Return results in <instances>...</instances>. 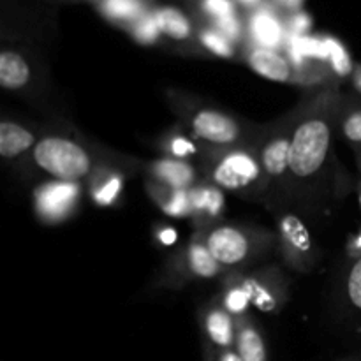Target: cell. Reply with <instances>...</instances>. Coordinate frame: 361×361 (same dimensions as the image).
<instances>
[{"label": "cell", "instance_id": "obj_1", "mask_svg": "<svg viewBox=\"0 0 361 361\" xmlns=\"http://www.w3.org/2000/svg\"><path fill=\"white\" fill-rule=\"evenodd\" d=\"M337 115V95H321L291 130L289 173L295 178H312L326 164L331 137H334V122Z\"/></svg>", "mask_w": 361, "mask_h": 361}, {"label": "cell", "instance_id": "obj_2", "mask_svg": "<svg viewBox=\"0 0 361 361\" xmlns=\"http://www.w3.org/2000/svg\"><path fill=\"white\" fill-rule=\"evenodd\" d=\"M34 161L44 173L60 182H80L87 178L92 168L90 154L76 141L60 136H48L35 143Z\"/></svg>", "mask_w": 361, "mask_h": 361}, {"label": "cell", "instance_id": "obj_3", "mask_svg": "<svg viewBox=\"0 0 361 361\" xmlns=\"http://www.w3.org/2000/svg\"><path fill=\"white\" fill-rule=\"evenodd\" d=\"M263 168L256 154L243 148H233L215 157L210 166V183L219 189L243 192L261 182Z\"/></svg>", "mask_w": 361, "mask_h": 361}, {"label": "cell", "instance_id": "obj_4", "mask_svg": "<svg viewBox=\"0 0 361 361\" xmlns=\"http://www.w3.org/2000/svg\"><path fill=\"white\" fill-rule=\"evenodd\" d=\"M203 242L207 243L208 250L214 254L215 259L226 268L240 267L256 256L263 249L267 236H259L250 229L238 228V226L224 224L212 228Z\"/></svg>", "mask_w": 361, "mask_h": 361}, {"label": "cell", "instance_id": "obj_5", "mask_svg": "<svg viewBox=\"0 0 361 361\" xmlns=\"http://www.w3.org/2000/svg\"><path fill=\"white\" fill-rule=\"evenodd\" d=\"M279 243L282 257L289 267L298 271H310L316 264V247L309 229L302 219L295 214H284L279 217Z\"/></svg>", "mask_w": 361, "mask_h": 361}, {"label": "cell", "instance_id": "obj_6", "mask_svg": "<svg viewBox=\"0 0 361 361\" xmlns=\"http://www.w3.org/2000/svg\"><path fill=\"white\" fill-rule=\"evenodd\" d=\"M80 185L76 182H48L37 187L34 194L35 212L44 222H62L73 214L80 200Z\"/></svg>", "mask_w": 361, "mask_h": 361}, {"label": "cell", "instance_id": "obj_7", "mask_svg": "<svg viewBox=\"0 0 361 361\" xmlns=\"http://www.w3.org/2000/svg\"><path fill=\"white\" fill-rule=\"evenodd\" d=\"M194 136L215 147H231L240 141V123L228 113L217 109H200L190 118Z\"/></svg>", "mask_w": 361, "mask_h": 361}, {"label": "cell", "instance_id": "obj_8", "mask_svg": "<svg viewBox=\"0 0 361 361\" xmlns=\"http://www.w3.org/2000/svg\"><path fill=\"white\" fill-rule=\"evenodd\" d=\"M240 284L249 295L250 303L263 312H277L284 305L286 289L284 279L275 270L257 271L238 279Z\"/></svg>", "mask_w": 361, "mask_h": 361}, {"label": "cell", "instance_id": "obj_9", "mask_svg": "<svg viewBox=\"0 0 361 361\" xmlns=\"http://www.w3.org/2000/svg\"><path fill=\"white\" fill-rule=\"evenodd\" d=\"M249 66L254 73L259 76L267 78L270 81H277V83H289V81H298V76L295 74V66L291 60L286 55H281L277 49L259 48L256 46L250 49Z\"/></svg>", "mask_w": 361, "mask_h": 361}, {"label": "cell", "instance_id": "obj_10", "mask_svg": "<svg viewBox=\"0 0 361 361\" xmlns=\"http://www.w3.org/2000/svg\"><path fill=\"white\" fill-rule=\"evenodd\" d=\"M203 331L208 348L214 351L235 349L236 319L224 307H210L203 316Z\"/></svg>", "mask_w": 361, "mask_h": 361}, {"label": "cell", "instance_id": "obj_11", "mask_svg": "<svg viewBox=\"0 0 361 361\" xmlns=\"http://www.w3.org/2000/svg\"><path fill=\"white\" fill-rule=\"evenodd\" d=\"M289 154H291V133L281 130L264 141L259 150V162L263 173L270 178H281L289 173Z\"/></svg>", "mask_w": 361, "mask_h": 361}, {"label": "cell", "instance_id": "obj_12", "mask_svg": "<svg viewBox=\"0 0 361 361\" xmlns=\"http://www.w3.org/2000/svg\"><path fill=\"white\" fill-rule=\"evenodd\" d=\"M148 173L152 182L161 185L171 187V189H190L196 185V171L187 161L166 157L152 162Z\"/></svg>", "mask_w": 361, "mask_h": 361}, {"label": "cell", "instance_id": "obj_13", "mask_svg": "<svg viewBox=\"0 0 361 361\" xmlns=\"http://www.w3.org/2000/svg\"><path fill=\"white\" fill-rule=\"evenodd\" d=\"M235 349L242 361H268L267 341L249 316L236 319Z\"/></svg>", "mask_w": 361, "mask_h": 361}, {"label": "cell", "instance_id": "obj_14", "mask_svg": "<svg viewBox=\"0 0 361 361\" xmlns=\"http://www.w3.org/2000/svg\"><path fill=\"white\" fill-rule=\"evenodd\" d=\"M250 35L259 48L277 49L284 42L286 32L274 13L259 9L250 16Z\"/></svg>", "mask_w": 361, "mask_h": 361}, {"label": "cell", "instance_id": "obj_15", "mask_svg": "<svg viewBox=\"0 0 361 361\" xmlns=\"http://www.w3.org/2000/svg\"><path fill=\"white\" fill-rule=\"evenodd\" d=\"M185 270L196 279H214L222 271V264L214 257V254L208 250L207 243L201 240H194L187 247L185 257Z\"/></svg>", "mask_w": 361, "mask_h": 361}, {"label": "cell", "instance_id": "obj_16", "mask_svg": "<svg viewBox=\"0 0 361 361\" xmlns=\"http://www.w3.org/2000/svg\"><path fill=\"white\" fill-rule=\"evenodd\" d=\"M35 136L32 130L25 129L20 123H0V155L4 159H14L25 154L28 148L35 147Z\"/></svg>", "mask_w": 361, "mask_h": 361}, {"label": "cell", "instance_id": "obj_17", "mask_svg": "<svg viewBox=\"0 0 361 361\" xmlns=\"http://www.w3.org/2000/svg\"><path fill=\"white\" fill-rule=\"evenodd\" d=\"M192 214L204 215L208 219L219 217L224 208V194L214 183H196L189 189Z\"/></svg>", "mask_w": 361, "mask_h": 361}, {"label": "cell", "instance_id": "obj_18", "mask_svg": "<svg viewBox=\"0 0 361 361\" xmlns=\"http://www.w3.org/2000/svg\"><path fill=\"white\" fill-rule=\"evenodd\" d=\"M123 189V178L111 169H95L92 175L90 194L99 207H111L120 197Z\"/></svg>", "mask_w": 361, "mask_h": 361}, {"label": "cell", "instance_id": "obj_19", "mask_svg": "<svg viewBox=\"0 0 361 361\" xmlns=\"http://www.w3.org/2000/svg\"><path fill=\"white\" fill-rule=\"evenodd\" d=\"M30 81V67L16 51H2L0 55V85L6 90H18Z\"/></svg>", "mask_w": 361, "mask_h": 361}, {"label": "cell", "instance_id": "obj_20", "mask_svg": "<svg viewBox=\"0 0 361 361\" xmlns=\"http://www.w3.org/2000/svg\"><path fill=\"white\" fill-rule=\"evenodd\" d=\"M154 197L157 200L162 212L168 214L169 217L180 219L192 215V204H190L189 189H171V187L155 183Z\"/></svg>", "mask_w": 361, "mask_h": 361}, {"label": "cell", "instance_id": "obj_21", "mask_svg": "<svg viewBox=\"0 0 361 361\" xmlns=\"http://www.w3.org/2000/svg\"><path fill=\"white\" fill-rule=\"evenodd\" d=\"M154 16L161 34L168 35L175 41H185L192 34V25H190L189 18L175 7H159Z\"/></svg>", "mask_w": 361, "mask_h": 361}, {"label": "cell", "instance_id": "obj_22", "mask_svg": "<svg viewBox=\"0 0 361 361\" xmlns=\"http://www.w3.org/2000/svg\"><path fill=\"white\" fill-rule=\"evenodd\" d=\"M324 44H326V63L330 66L331 73L338 78L353 76L355 73V66H353L351 55H349L348 48L342 44L334 35H323Z\"/></svg>", "mask_w": 361, "mask_h": 361}, {"label": "cell", "instance_id": "obj_23", "mask_svg": "<svg viewBox=\"0 0 361 361\" xmlns=\"http://www.w3.org/2000/svg\"><path fill=\"white\" fill-rule=\"evenodd\" d=\"M250 305L252 303H250L249 295L243 289V286L240 284V281H229L224 289V295H222V307L235 319H238V317L247 316V310H249Z\"/></svg>", "mask_w": 361, "mask_h": 361}, {"label": "cell", "instance_id": "obj_24", "mask_svg": "<svg viewBox=\"0 0 361 361\" xmlns=\"http://www.w3.org/2000/svg\"><path fill=\"white\" fill-rule=\"evenodd\" d=\"M101 9L115 21H137L145 14L140 0H102Z\"/></svg>", "mask_w": 361, "mask_h": 361}, {"label": "cell", "instance_id": "obj_25", "mask_svg": "<svg viewBox=\"0 0 361 361\" xmlns=\"http://www.w3.org/2000/svg\"><path fill=\"white\" fill-rule=\"evenodd\" d=\"M200 41L208 51H212L214 55L222 56V59H231L235 55V49H233V42L229 39H226L215 28H204L200 34Z\"/></svg>", "mask_w": 361, "mask_h": 361}, {"label": "cell", "instance_id": "obj_26", "mask_svg": "<svg viewBox=\"0 0 361 361\" xmlns=\"http://www.w3.org/2000/svg\"><path fill=\"white\" fill-rule=\"evenodd\" d=\"M342 134L349 143L358 147V152L361 154V106H353V108L345 109V113L341 118Z\"/></svg>", "mask_w": 361, "mask_h": 361}, {"label": "cell", "instance_id": "obj_27", "mask_svg": "<svg viewBox=\"0 0 361 361\" xmlns=\"http://www.w3.org/2000/svg\"><path fill=\"white\" fill-rule=\"evenodd\" d=\"M164 150L168 152L169 157L173 159H180V161H185V159L192 157L200 152L197 145L194 143L192 140H189L183 134H173L166 140L164 143Z\"/></svg>", "mask_w": 361, "mask_h": 361}, {"label": "cell", "instance_id": "obj_28", "mask_svg": "<svg viewBox=\"0 0 361 361\" xmlns=\"http://www.w3.org/2000/svg\"><path fill=\"white\" fill-rule=\"evenodd\" d=\"M133 34L143 44H152V42L157 41L159 35H161V30H159L154 13H145L140 20L134 21Z\"/></svg>", "mask_w": 361, "mask_h": 361}, {"label": "cell", "instance_id": "obj_29", "mask_svg": "<svg viewBox=\"0 0 361 361\" xmlns=\"http://www.w3.org/2000/svg\"><path fill=\"white\" fill-rule=\"evenodd\" d=\"M345 291H348L351 305L361 312V257H356L349 268L348 279H345Z\"/></svg>", "mask_w": 361, "mask_h": 361}, {"label": "cell", "instance_id": "obj_30", "mask_svg": "<svg viewBox=\"0 0 361 361\" xmlns=\"http://www.w3.org/2000/svg\"><path fill=\"white\" fill-rule=\"evenodd\" d=\"M214 21H215V30L221 32L226 39H229L231 42L240 41V37H242V23H240V20L236 18V14L219 18V20H214Z\"/></svg>", "mask_w": 361, "mask_h": 361}, {"label": "cell", "instance_id": "obj_31", "mask_svg": "<svg viewBox=\"0 0 361 361\" xmlns=\"http://www.w3.org/2000/svg\"><path fill=\"white\" fill-rule=\"evenodd\" d=\"M201 7H203L204 13L210 14L214 20L235 14V4H233L231 0H203V2H201Z\"/></svg>", "mask_w": 361, "mask_h": 361}, {"label": "cell", "instance_id": "obj_32", "mask_svg": "<svg viewBox=\"0 0 361 361\" xmlns=\"http://www.w3.org/2000/svg\"><path fill=\"white\" fill-rule=\"evenodd\" d=\"M310 27H312V18L303 11L295 13L289 20V34L291 35H309L307 32L310 30Z\"/></svg>", "mask_w": 361, "mask_h": 361}, {"label": "cell", "instance_id": "obj_33", "mask_svg": "<svg viewBox=\"0 0 361 361\" xmlns=\"http://www.w3.org/2000/svg\"><path fill=\"white\" fill-rule=\"evenodd\" d=\"M176 238H178V235H176V231L173 228H161L157 231V240L161 243H164V245H173L176 242Z\"/></svg>", "mask_w": 361, "mask_h": 361}, {"label": "cell", "instance_id": "obj_34", "mask_svg": "<svg viewBox=\"0 0 361 361\" xmlns=\"http://www.w3.org/2000/svg\"><path fill=\"white\" fill-rule=\"evenodd\" d=\"M349 254L353 257H361V231L356 236H353L351 243H349Z\"/></svg>", "mask_w": 361, "mask_h": 361}, {"label": "cell", "instance_id": "obj_35", "mask_svg": "<svg viewBox=\"0 0 361 361\" xmlns=\"http://www.w3.org/2000/svg\"><path fill=\"white\" fill-rule=\"evenodd\" d=\"M219 361H242L240 355L236 353V349H226V351L217 353Z\"/></svg>", "mask_w": 361, "mask_h": 361}, {"label": "cell", "instance_id": "obj_36", "mask_svg": "<svg viewBox=\"0 0 361 361\" xmlns=\"http://www.w3.org/2000/svg\"><path fill=\"white\" fill-rule=\"evenodd\" d=\"M351 85H353V88H355L356 94L361 95V63L355 67V73H353V76H351Z\"/></svg>", "mask_w": 361, "mask_h": 361}, {"label": "cell", "instance_id": "obj_37", "mask_svg": "<svg viewBox=\"0 0 361 361\" xmlns=\"http://www.w3.org/2000/svg\"><path fill=\"white\" fill-rule=\"evenodd\" d=\"M277 2L281 4L284 9L295 11V13H298V9L303 6V2H305V0H277Z\"/></svg>", "mask_w": 361, "mask_h": 361}, {"label": "cell", "instance_id": "obj_38", "mask_svg": "<svg viewBox=\"0 0 361 361\" xmlns=\"http://www.w3.org/2000/svg\"><path fill=\"white\" fill-rule=\"evenodd\" d=\"M204 361H219L217 351H214L212 348L204 345Z\"/></svg>", "mask_w": 361, "mask_h": 361}, {"label": "cell", "instance_id": "obj_39", "mask_svg": "<svg viewBox=\"0 0 361 361\" xmlns=\"http://www.w3.org/2000/svg\"><path fill=\"white\" fill-rule=\"evenodd\" d=\"M240 4H243V6H256L257 2H259V0H238Z\"/></svg>", "mask_w": 361, "mask_h": 361}, {"label": "cell", "instance_id": "obj_40", "mask_svg": "<svg viewBox=\"0 0 361 361\" xmlns=\"http://www.w3.org/2000/svg\"><path fill=\"white\" fill-rule=\"evenodd\" d=\"M360 171H361V154H360ZM360 203H361V180H360Z\"/></svg>", "mask_w": 361, "mask_h": 361}, {"label": "cell", "instance_id": "obj_41", "mask_svg": "<svg viewBox=\"0 0 361 361\" xmlns=\"http://www.w3.org/2000/svg\"><path fill=\"white\" fill-rule=\"evenodd\" d=\"M338 361H355L353 358H342V360H338Z\"/></svg>", "mask_w": 361, "mask_h": 361}]
</instances>
